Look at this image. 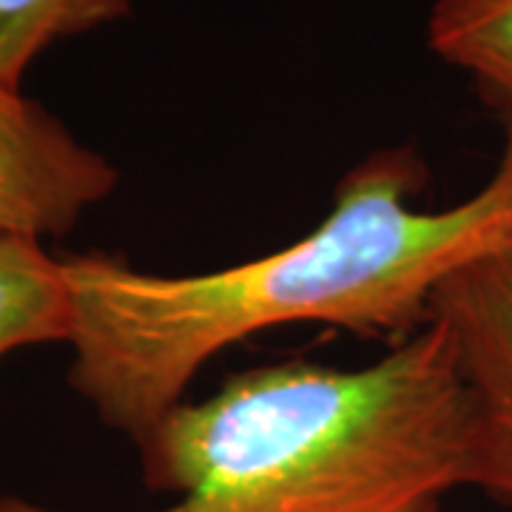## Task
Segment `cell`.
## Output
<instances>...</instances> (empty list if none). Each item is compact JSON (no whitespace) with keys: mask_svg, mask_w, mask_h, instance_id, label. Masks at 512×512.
Here are the masks:
<instances>
[{"mask_svg":"<svg viewBox=\"0 0 512 512\" xmlns=\"http://www.w3.org/2000/svg\"><path fill=\"white\" fill-rule=\"evenodd\" d=\"M421 160L387 148L350 168L328 217L291 245L205 274H151L72 251L69 384L103 424L137 441L222 350L262 330L333 325L413 333L464 265L512 248V137L490 180L447 208H419Z\"/></svg>","mask_w":512,"mask_h":512,"instance_id":"obj_1","label":"cell"},{"mask_svg":"<svg viewBox=\"0 0 512 512\" xmlns=\"http://www.w3.org/2000/svg\"><path fill=\"white\" fill-rule=\"evenodd\" d=\"M131 15V0H0V86L20 92L37 57Z\"/></svg>","mask_w":512,"mask_h":512,"instance_id":"obj_7","label":"cell"},{"mask_svg":"<svg viewBox=\"0 0 512 512\" xmlns=\"http://www.w3.org/2000/svg\"><path fill=\"white\" fill-rule=\"evenodd\" d=\"M427 46L498 114L512 109V0H433Z\"/></svg>","mask_w":512,"mask_h":512,"instance_id":"obj_6","label":"cell"},{"mask_svg":"<svg viewBox=\"0 0 512 512\" xmlns=\"http://www.w3.org/2000/svg\"><path fill=\"white\" fill-rule=\"evenodd\" d=\"M473 424L470 487L512 507V248L481 256L433 293Z\"/></svg>","mask_w":512,"mask_h":512,"instance_id":"obj_3","label":"cell"},{"mask_svg":"<svg viewBox=\"0 0 512 512\" xmlns=\"http://www.w3.org/2000/svg\"><path fill=\"white\" fill-rule=\"evenodd\" d=\"M117 180V168L46 106L0 86V234L66 237Z\"/></svg>","mask_w":512,"mask_h":512,"instance_id":"obj_4","label":"cell"},{"mask_svg":"<svg viewBox=\"0 0 512 512\" xmlns=\"http://www.w3.org/2000/svg\"><path fill=\"white\" fill-rule=\"evenodd\" d=\"M148 512H436L470 487L473 424L450 339L427 319L373 365L282 362L180 402L140 439ZM0 512H66L0 495Z\"/></svg>","mask_w":512,"mask_h":512,"instance_id":"obj_2","label":"cell"},{"mask_svg":"<svg viewBox=\"0 0 512 512\" xmlns=\"http://www.w3.org/2000/svg\"><path fill=\"white\" fill-rule=\"evenodd\" d=\"M498 117H501L504 134H507V137H512V109L510 111H498Z\"/></svg>","mask_w":512,"mask_h":512,"instance_id":"obj_8","label":"cell"},{"mask_svg":"<svg viewBox=\"0 0 512 512\" xmlns=\"http://www.w3.org/2000/svg\"><path fill=\"white\" fill-rule=\"evenodd\" d=\"M72 305L60 268L40 239L0 234V356L69 342Z\"/></svg>","mask_w":512,"mask_h":512,"instance_id":"obj_5","label":"cell"}]
</instances>
